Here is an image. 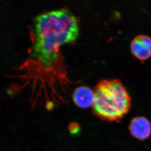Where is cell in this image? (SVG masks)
<instances>
[{
	"mask_svg": "<svg viewBox=\"0 0 151 151\" xmlns=\"http://www.w3.org/2000/svg\"><path fill=\"white\" fill-rule=\"evenodd\" d=\"M78 20L66 8L42 13L34 19L31 56L49 67L59 56L60 46L76 40Z\"/></svg>",
	"mask_w": 151,
	"mask_h": 151,
	"instance_id": "6da1fadb",
	"label": "cell"
},
{
	"mask_svg": "<svg viewBox=\"0 0 151 151\" xmlns=\"http://www.w3.org/2000/svg\"><path fill=\"white\" fill-rule=\"evenodd\" d=\"M94 92L93 111L103 121L120 122L130 111L131 97L120 80H102L96 86Z\"/></svg>",
	"mask_w": 151,
	"mask_h": 151,
	"instance_id": "7a4b0ae2",
	"label": "cell"
},
{
	"mask_svg": "<svg viewBox=\"0 0 151 151\" xmlns=\"http://www.w3.org/2000/svg\"><path fill=\"white\" fill-rule=\"evenodd\" d=\"M130 49L132 54L139 60L145 61L151 57V37L138 35L131 41Z\"/></svg>",
	"mask_w": 151,
	"mask_h": 151,
	"instance_id": "3957f363",
	"label": "cell"
},
{
	"mask_svg": "<svg viewBox=\"0 0 151 151\" xmlns=\"http://www.w3.org/2000/svg\"><path fill=\"white\" fill-rule=\"evenodd\" d=\"M130 133L140 140L148 138L151 134V123L144 116H136L131 119L129 125Z\"/></svg>",
	"mask_w": 151,
	"mask_h": 151,
	"instance_id": "277c9868",
	"label": "cell"
},
{
	"mask_svg": "<svg viewBox=\"0 0 151 151\" xmlns=\"http://www.w3.org/2000/svg\"><path fill=\"white\" fill-rule=\"evenodd\" d=\"M73 100L76 105L81 108L86 109L93 106L94 90L86 86L77 87L73 92Z\"/></svg>",
	"mask_w": 151,
	"mask_h": 151,
	"instance_id": "5b68a950",
	"label": "cell"
},
{
	"mask_svg": "<svg viewBox=\"0 0 151 151\" xmlns=\"http://www.w3.org/2000/svg\"><path fill=\"white\" fill-rule=\"evenodd\" d=\"M68 131L71 134L76 135L80 133L81 127L76 122H72L69 124Z\"/></svg>",
	"mask_w": 151,
	"mask_h": 151,
	"instance_id": "8992f818",
	"label": "cell"
}]
</instances>
